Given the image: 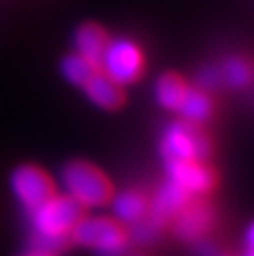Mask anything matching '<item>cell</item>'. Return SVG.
<instances>
[{"label": "cell", "mask_w": 254, "mask_h": 256, "mask_svg": "<svg viewBox=\"0 0 254 256\" xmlns=\"http://www.w3.org/2000/svg\"><path fill=\"white\" fill-rule=\"evenodd\" d=\"M82 218V206L66 194H52L30 212L34 240L30 248H42L58 254L70 244V232Z\"/></svg>", "instance_id": "obj_1"}, {"label": "cell", "mask_w": 254, "mask_h": 256, "mask_svg": "<svg viewBox=\"0 0 254 256\" xmlns=\"http://www.w3.org/2000/svg\"><path fill=\"white\" fill-rule=\"evenodd\" d=\"M60 184L66 196L82 208H98L110 202L112 184L108 176L90 162L72 160L60 172Z\"/></svg>", "instance_id": "obj_2"}, {"label": "cell", "mask_w": 254, "mask_h": 256, "mask_svg": "<svg viewBox=\"0 0 254 256\" xmlns=\"http://www.w3.org/2000/svg\"><path fill=\"white\" fill-rule=\"evenodd\" d=\"M70 242L84 248H92L96 256H124L128 232L114 218L82 216L70 232Z\"/></svg>", "instance_id": "obj_3"}, {"label": "cell", "mask_w": 254, "mask_h": 256, "mask_svg": "<svg viewBox=\"0 0 254 256\" xmlns=\"http://www.w3.org/2000/svg\"><path fill=\"white\" fill-rule=\"evenodd\" d=\"M212 152V142L200 124L186 120L172 122L160 138V154L164 162L174 160H206Z\"/></svg>", "instance_id": "obj_4"}, {"label": "cell", "mask_w": 254, "mask_h": 256, "mask_svg": "<svg viewBox=\"0 0 254 256\" xmlns=\"http://www.w3.org/2000/svg\"><path fill=\"white\" fill-rule=\"evenodd\" d=\"M98 70L120 86L136 82L144 70V56L140 46L128 38L110 40L100 58Z\"/></svg>", "instance_id": "obj_5"}, {"label": "cell", "mask_w": 254, "mask_h": 256, "mask_svg": "<svg viewBox=\"0 0 254 256\" xmlns=\"http://www.w3.org/2000/svg\"><path fill=\"white\" fill-rule=\"evenodd\" d=\"M10 188H12L14 198L28 212L38 208L42 202H46L54 194V184L50 176L34 164L18 166L10 176Z\"/></svg>", "instance_id": "obj_6"}, {"label": "cell", "mask_w": 254, "mask_h": 256, "mask_svg": "<svg viewBox=\"0 0 254 256\" xmlns=\"http://www.w3.org/2000/svg\"><path fill=\"white\" fill-rule=\"evenodd\" d=\"M164 164H166L168 180L184 188L190 196H202L210 192L216 184L214 170L202 160H174Z\"/></svg>", "instance_id": "obj_7"}, {"label": "cell", "mask_w": 254, "mask_h": 256, "mask_svg": "<svg viewBox=\"0 0 254 256\" xmlns=\"http://www.w3.org/2000/svg\"><path fill=\"white\" fill-rule=\"evenodd\" d=\"M214 222V212L206 202L190 200L174 216V232L182 240H198Z\"/></svg>", "instance_id": "obj_8"}, {"label": "cell", "mask_w": 254, "mask_h": 256, "mask_svg": "<svg viewBox=\"0 0 254 256\" xmlns=\"http://www.w3.org/2000/svg\"><path fill=\"white\" fill-rule=\"evenodd\" d=\"M190 200H192V196L184 188H180L172 180H166L158 188L154 202H152V208H148V216L162 226L168 218H174Z\"/></svg>", "instance_id": "obj_9"}, {"label": "cell", "mask_w": 254, "mask_h": 256, "mask_svg": "<svg viewBox=\"0 0 254 256\" xmlns=\"http://www.w3.org/2000/svg\"><path fill=\"white\" fill-rule=\"evenodd\" d=\"M108 42H110V38H108L106 30L94 22H84L74 32V52L84 56L86 60H90L96 66L100 64V58H102Z\"/></svg>", "instance_id": "obj_10"}, {"label": "cell", "mask_w": 254, "mask_h": 256, "mask_svg": "<svg viewBox=\"0 0 254 256\" xmlns=\"http://www.w3.org/2000/svg\"><path fill=\"white\" fill-rule=\"evenodd\" d=\"M82 90L88 96V100L102 110H116L124 102L122 86L110 80L108 76H104L100 70L82 86Z\"/></svg>", "instance_id": "obj_11"}, {"label": "cell", "mask_w": 254, "mask_h": 256, "mask_svg": "<svg viewBox=\"0 0 254 256\" xmlns=\"http://www.w3.org/2000/svg\"><path fill=\"white\" fill-rule=\"evenodd\" d=\"M110 206H112L114 220H118L120 224H130V226L146 218L148 208H150L148 200L136 190H124V192L112 194Z\"/></svg>", "instance_id": "obj_12"}, {"label": "cell", "mask_w": 254, "mask_h": 256, "mask_svg": "<svg viewBox=\"0 0 254 256\" xmlns=\"http://www.w3.org/2000/svg\"><path fill=\"white\" fill-rule=\"evenodd\" d=\"M186 92H188V84L176 72H164V74H160L158 80H156V84H154V98H156V102L162 108L172 110V112H176L180 108Z\"/></svg>", "instance_id": "obj_13"}, {"label": "cell", "mask_w": 254, "mask_h": 256, "mask_svg": "<svg viewBox=\"0 0 254 256\" xmlns=\"http://www.w3.org/2000/svg\"><path fill=\"white\" fill-rule=\"evenodd\" d=\"M176 112L180 114V120H186L192 124H202L212 116L214 102L202 88H190L188 86V92H186V96H184V100Z\"/></svg>", "instance_id": "obj_14"}, {"label": "cell", "mask_w": 254, "mask_h": 256, "mask_svg": "<svg viewBox=\"0 0 254 256\" xmlns=\"http://www.w3.org/2000/svg\"><path fill=\"white\" fill-rule=\"evenodd\" d=\"M60 72H62V76H64L70 84L82 88V86H84V84L98 72V66L92 64L90 60H86L84 56L72 52V54H68V56L62 58Z\"/></svg>", "instance_id": "obj_15"}, {"label": "cell", "mask_w": 254, "mask_h": 256, "mask_svg": "<svg viewBox=\"0 0 254 256\" xmlns=\"http://www.w3.org/2000/svg\"><path fill=\"white\" fill-rule=\"evenodd\" d=\"M222 78H224L230 86L242 88V86H246V84L250 82L252 70H250L248 62L242 60V58H228V60L224 62V66H222Z\"/></svg>", "instance_id": "obj_16"}, {"label": "cell", "mask_w": 254, "mask_h": 256, "mask_svg": "<svg viewBox=\"0 0 254 256\" xmlns=\"http://www.w3.org/2000/svg\"><path fill=\"white\" fill-rule=\"evenodd\" d=\"M244 244H246V250H254V222L246 228V234H244Z\"/></svg>", "instance_id": "obj_17"}, {"label": "cell", "mask_w": 254, "mask_h": 256, "mask_svg": "<svg viewBox=\"0 0 254 256\" xmlns=\"http://www.w3.org/2000/svg\"><path fill=\"white\" fill-rule=\"evenodd\" d=\"M20 256H58L54 252H48V250H42V248H30L28 252L20 254Z\"/></svg>", "instance_id": "obj_18"}, {"label": "cell", "mask_w": 254, "mask_h": 256, "mask_svg": "<svg viewBox=\"0 0 254 256\" xmlns=\"http://www.w3.org/2000/svg\"><path fill=\"white\" fill-rule=\"evenodd\" d=\"M244 256H254V250H246V252H244Z\"/></svg>", "instance_id": "obj_19"}, {"label": "cell", "mask_w": 254, "mask_h": 256, "mask_svg": "<svg viewBox=\"0 0 254 256\" xmlns=\"http://www.w3.org/2000/svg\"><path fill=\"white\" fill-rule=\"evenodd\" d=\"M134 256H138V254H134Z\"/></svg>", "instance_id": "obj_20"}]
</instances>
